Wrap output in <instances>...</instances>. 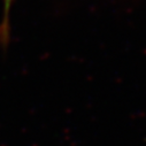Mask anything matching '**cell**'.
<instances>
[{
    "mask_svg": "<svg viewBox=\"0 0 146 146\" xmlns=\"http://www.w3.org/2000/svg\"><path fill=\"white\" fill-rule=\"evenodd\" d=\"M5 1V20H4V24H3V36L4 37H7L8 35V12L11 8V4H12V0H4Z\"/></svg>",
    "mask_w": 146,
    "mask_h": 146,
    "instance_id": "6da1fadb",
    "label": "cell"
}]
</instances>
